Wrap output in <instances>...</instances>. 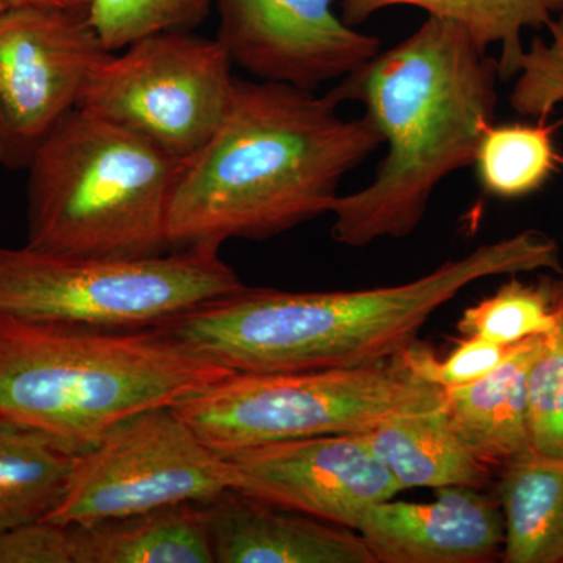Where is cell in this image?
Instances as JSON below:
<instances>
[{"label":"cell","mask_w":563,"mask_h":563,"mask_svg":"<svg viewBox=\"0 0 563 563\" xmlns=\"http://www.w3.org/2000/svg\"><path fill=\"white\" fill-rule=\"evenodd\" d=\"M77 453L49 433L0 418V531L47 520Z\"/></svg>","instance_id":"20"},{"label":"cell","mask_w":563,"mask_h":563,"mask_svg":"<svg viewBox=\"0 0 563 563\" xmlns=\"http://www.w3.org/2000/svg\"><path fill=\"white\" fill-rule=\"evenodd\" d=\"M0 563H74L69 526L35 521L3 529Z\"/></svg>","instance_id":"27"},{"label":"cell","mask_w":563,"mask_h":563,"mask_svg":"<svg viewBox=\"0 0 563 563\" xmlns=\"http://www.w3.org/2000/svg\"><path fill=\"white\" fill-rule=\"evenodd\" d=\"M340 14L358 27L391 7H417L428 16L461 25L481 49L499 47V80L509 81L520 69L523 32L539 31L563 13V0H339Z\"/></svg>","instance_id":"19"},{"label":"cell","mask_w":563,"mask_h":563,"mask_svg":"<svg viewBox=\"0 0 563 563\" xmlns=\"http://www.w3.org/2000/svg\"><path fill=\"white\" fill-rule=\"evenodd\" d=\"M555 296L562 307L558 328L529 369L528 426L533 453L563 459V299Z\"/></svg>","instance_id":"24"},{"label":"cell","mask_w":563,"mask_h":563,"mask_svg":"<svg viewBox=\"0 0 563 563\" xmlns=\"http://www.w3.org/2000/svg\"><path fill=\"white\" fill-rule=\"evenodd\" d=\"M539 269L561 274V250L529 229L406 284L352 291L244 287L161 329L236 373L354 368L412 346L429 318L474 282Z\"/></svg>","instance_id":"2"},{"label":"cell","mask_w":563,"mask_h":563,"mask_svg":"<svg viewBox=\"0 0 563 563\" xmlns=\"http://www.w3.org/2000/svg\"><path fill=\"white\" fill-rule=\"evenodd\" d=\"M563 121L488 125L474 158L477 181L487 195L518 199L539 191L562 165L555 133Z\"/></svg>","instance_id":"21"},{"label":"cell","mask_w":563,"mask_h":563,"mask_svg":"<svg viewBox=\"0 0 563 563\" xmlns=\"http://www.w3.org/2000/svg\"><path fill=\"white\" fill-rule=\"evenodd\" d=\"M561 312L551 280L529 285L512 277L495 295L466 309L457 329L465 336L515 344L550 335L558 328Z\"/></svg>","instance_id":"22"},{"label":"cell","mask_w":563,"mask_h":563,"mask_svg":"<svg viewBox=\"0 0 563 563\" xmlns=\"http://www.w3.org/2000/svg\"><path fill=\"white\" fill-rule=\"evenodd\" d=\"M27 247L79 257L163 254L181 161L80 109L29 162Z\"/></svg>","instance_id":"5"},{"label":"cell","mask_w":563,"mask_h":563,"mask_svg":"<svg viewBox=\"0 0 563 563\" xmlns=\"http://www.w3.org/2000/svg\"><path fill=\"white\" fill-rule=\"evenodd\" d=\"M547 335L525 340L487 376L444 388L443 410L454 432L485 465L503 470L531 453L528 376Z\"/></svg>","instance_id":"15"},{"label":"cell","mask_w":563,"mask_h":563,"mask_svg":"<svg viewBox=\"0 0 563 563\" xmlns=\"http://www.w3.org/2000/svg\"><path fill=\"white\" fill-rule=\"evenodd\" d=\"M383 144L366 114L344 120L324 95L235 79L220 128L174 181L169 250L261 242L331 214L344 177Z\"/></svg>","instance_id":"1"},{"label":"cell","mask_w":563,"mask_h":563,"mask_svg":"<svg viewBox=\"0 0 563 563\" xmlns=\"http://www.w3.org/2000/svg\"><path fill=\"white\" fill-rule=\"evenodd\" d=\"M201 504L214 563H377L354 529L232 488Z\"/></svg>","instance_id":"14"},{"label":"cell","mask_w":563,"mask_h":563,"mask_svg":"<svg viewBox=\"0 0 563 563\" xmlns=\"http://www.w3.org/2000/svg\"><path fill=\"white\" fill-rule=\"evenodd\" d=\"M11 7V0H0V14L5 13Z\"/></svg>","instance_id":"30"},{"label":"cell","mask_w":563,"mask_h":563,"mask_svg":"<svg viewBox=\"0 0 563 563\" xmlns=\"http://www.w3.org/2000/svg\"><path fill=\"white\" fill-rule=\"evenodd\" d=\"M218 38L152 33L110 52L77 109L113 122L177 161H187L224 120L235 77Z\"/></svg>","instance_id":"8"},{"label":"cell","mask_w":563,"mask_h":563,"mask_svg":"<svg viewBox=\"0 0 563 563\" xmlns=\"http://www.w3.org/2000/svg\"><path fill=\"white\" fill-rule=\"evenodd\" d=\"M233 373L161 328L118 331L0 314V418L77 451Z\"/></svg>","instance_id":"4"},{"label":"cell","mask_w":563,"mask_h":563,"mask_svg":"<svg viewBox=\"0 0 563 563\" xmlns=\"http://www.w3.org/2000/svg\"><path fill=\"white\" fill-rule=\"evenodd\" d=\"M521 343L501 344L481 336H466L444 361H439L429 347L422 346V366L433 383L443 388L459 387L487 376Z\"/></svg>","instance_id":"26"},{"label":"cell","mask_w":563,"mask_h":563,"mask_svg":"<svg viewBox=\"0 0 563 563\" xmlns=\"http://www.w3.org/2000/svg\"><path fill=\"white\" fill-rule=\"evenodd\" d=\"M246 287L220 250L139 258L0 247V314L80 328H161Z\"/></svg>","instance_id":"7"},{"label":"cell","mask_w":563,"mask_h":563,"mask_svg":"<svg viewBox=\"0 0 563 563\" xmlns=\"http://www.w3.org/2000/svg\"><path fill=\"white\" fill-rule=\"evenodd\" d=\"M547 29L548 40L536 36L526 47L509 96L514 111L537 121L563 103V13Z\"/></svg>","instance_id":"25"},{"label":"cell","mask_w":563,"mask_h":563,"mask_svg":"<svg viewBox=\"0 0 563 563\" xmlns=\"http://www.w3.org/2000/svg\"><path fill=\"white\" fill-rule=\"evenodd\" d=\"M218 41L255 80L314 91L361 69L380 40L352 27L335 0H214Z\"/></svg>","instance_id":"12"},{"label":"cell","mask_w":563,"mask_h":563,"mask_svg":"<svg viewBox=\"0 0 563 563\" xmlns=\"http://www.w3.org/2000/svg\"><path fill=\"white\" fill-rule=\"evenodd\" d=\"M363 433L402 490L420 487L481 490L490 483L493 470L454 432L443 406L429 412L393 417Z\"/></svg>","instance_id":"17"},{"label":"cell","mask_w":563,"mask_h":563,"mask_svg":"<svg viewBox=\"0 0 563 563\" xmlns=\"http://www.w3.org/2000/svg\"><path fill=\"white\" fill-rule=\"evenodd\" d=\"M444 388L421 366L418 343L354 368L233 373L174 406L220 454L257 444L368 432L399 415L443 406Z\"/></svg>","instance_id":"6"},{"label":"cell","mask_w":563,"mask_h":563,"mask_svg":"<svg viewBox=\"0 0 563 563\" xmlns=\"http://www.w3.org/2000/svg\"><path fill=\"white\" fill-rule=\"evenodd\" d=\"M559 279L553 280V287L555 292L563 299V273L559 274Z\"/></svg>","instance_id":"29"},{"label":"cell","mask_w":563,"mask_h":563,"mask_svg":"<svg viewBox=\"0 0 563 563\" xmlns=\"http://www.w3.org/2000/svg\"><path fill=\"white\" fill-rule=\"evenodd\" d=\"M503 562L563 563V459L531 453L501 470Z\"/></svg>","instance_id":"18"},{"label":"cell","mask_w":563,"mask_h":563,"mask_svg":"<svg viewBox=\"0 0 563 563\" xmlns=\"http://www.w3.org/2000/svg\"><path fill=\"white\" fill-rule=\"evenodd\" d=\"M432 503L377 504L357 531L377 563H488L501 558L498 498L479 488L442 487Z\"/></svg>","instance_id":"13"},{"label":"cell","mask_w":563,"mask_h":563,"mask_svg":"<svg viewBox=\"0 0 563 563\" xmlns=\"http://www.w3.org/2000/svg\"><path fill=\"white\" fill-rule=\"evenodd\" d=\"M36 3V5L62 7V9L88 10L90 0H11V5Z\"/></svg>","instance_id":"28"},{"label":"cell","mask_w":563,"mask_h":563,"mask_svg":"<svg viewBox=\"0 0 563 563\" xmlns=\"http://www.w3.org/2000/svg\"><path fill=\"white\" fill-rule=\"evenodd\" d=\"M214 0H90L88 16L107 51L168 31H188L206 20Z\"/></svg>","instance_id":"23"},{"label":"cell","mask_w":563,"mask_h":563,"mask_svg":"<svg viewBox=\"0 0 563 563\" xmlns=\"http://www.w3.org/2000/svg\"><path fill=\"white\" fill-rule=\"evenodd\" d=\"M221 455L232 490L354 531L369 509L404 492L363 432L257 444Z\"/></svg>","instance_id":"11"},{"label":"cell","mask_w":563,"mask_h":563,"mask_svg":"<svg viewBox=\"0 0 563 563\" xmlns=\"http://www.w3.org/2000/svg\"><path fill=\"white\" fill-rule=\"evenodd\" d=\"M231 488L228 462L174 407L135 415L76 455L52 523L79 526L181 503H207Z\"/></svg>","instance_id":"9"},{"label":"cell","mask_w":563,"mask_h":563,"mask_svg":"<svg viewBox=\"0 0 563 563\" xmlns=\"http://www.w3.org/2000/svg\"><path fill=\"white\" fill-rule=\"evenodd\" d=\"M109 54L88 10L21 3L0 14V162L27 166Z\"/></svg>","instance_id":"10"},{"label":"cell","mask_w":563,"mask_h":563,"mask_svg":"<svg viewBox=\"0 0 563 563\" xmlns=\"http://www.w3.org/2000/svg\"><path fill=\"white\" fill-rule=\"evenodd\" d=\"M69 529L74 563H214L201 503Z\"/></svg>","instance_id":"16"},{"label":"cell","mask_w":563,"mask_h":563,"mask_svg":"<svg viewBox=\"0 0 563 563\" xmlns=\"http://www.w3.org/2000/svg\"><path fill=\"white\" fill-rule=\"evenodd\" d=\"M498 81L496 57L461 25L431 16L336 81L325 98L339 107L362 103L387 154L365 188L336 198L332 239L363 247L415 232L435 188L473 166L495 122Z\"/></svg>","instance_id":"3"}]
</instances>
